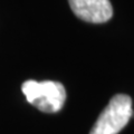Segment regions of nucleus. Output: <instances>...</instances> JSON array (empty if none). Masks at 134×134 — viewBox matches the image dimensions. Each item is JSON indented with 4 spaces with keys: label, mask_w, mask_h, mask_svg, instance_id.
Masks as SVG:
<instances>
[{
    "label": "nucleus",
    "mask_w": 134,
    "mask_h": 134,
    "mask_svg": "<svg viewBox=\"0 0 134 134\" xmlns=\"http://www.w3.org/2000/svg\"><path fill=\"white\" fill-rule=\"evenodd\" d=\"M21 91L28 103L45 113L60 111L66 100L65 87L54 81H26L21 85Z\"/></svg>",
    "instance_id": "nucleus-1"
},
{
    "label": "nucleus",
    "mask_w": 134,
    "mask_h": 134,
    "mask_svg": "<svg viewBox=\"0 0 134 134\" xmlns=\"http://www.w3.org/2000/svg\"><path fill=\"white\" fill-rule=\"evenodd\" d=\"M132 98L125 94H117L100 113L90 134H117L126 126L132 117Z\"/></svg>",
    "instance_id": "nucleus-2"
},
{
    "label": "nucleus",
    "mask_w": 134,
    "mask_h": 134,
    "mask_svg": "<svg viewBox=\"0 0 134 134\" xmlns=\"http://www.w3.org/2000/svg\"><path fill=\"white\" fill-rule=\"evenodd\" d=\"M68 2L75 16L87 23H106L113 16L110 0H68Z\"/></svg>",
    "instance_id": "nucleus-3"
}]
</instances>
